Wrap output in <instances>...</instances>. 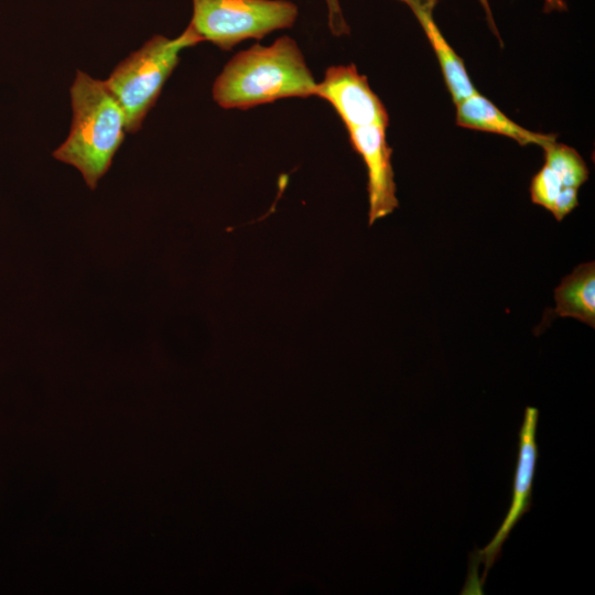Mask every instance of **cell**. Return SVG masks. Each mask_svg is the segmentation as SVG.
<instances>
[{"instance_id":"13","label":"cell","mask_w":595,"mask_h":595,"mask_svg":"<svg viewBox=\"0 0 595 595\" xmlns=\"http://www.w3.org/2000/svg\"><path fill=\"white\" fill-rule=\"evenodd\" d=\"M328 9V26L333 35L342 36L349 34L348 26L338 0H325Z\"/></svg>"},{"instance_id":"1","label":"cell","mask_w":595,"mask_h":595,"mask_svg":"<svg viewBox=\"0 0 595 595\" xmlns=\"http://www.w3.org/2000/svg\"><path fill=\"white\" fill-rule=\"evenodd\" d=\"M317 82L298 43L283 35L271 45L238 52L213 85V99L224 109L247 110L278 99L314 96Z\"/></svg>"},{"instance_id":"10","label":"cell","mask_w":595,"mask_h":595,"mask_svg":"<svg viewBox=\"0 0 595 595\" xmlns=\"http://www.w3.org/2000/svg\"><path fill=\"white\" fill-rule=\"evenodd\" d=\"M553 316L573 317L595 326V263L578 264L554 290Z\"/></svg>"},{"instance_id":"2","label":"cell","mask_w":595,"mask_h":595,"mask_svg":"<svg viewBox=\"0 0 595 595\" xmlns=\"http://www.w3.org/2000/svg\"><path fill=\"white\" fill-rule=\"evenodd\" d=\"M69 93L71 130L53 156L76 167L95 190L125 139V116L104 80L82 71L76 72Z\"/></svg>"},{"instance_id":"4","label":"cell","mask_w":595,"mask_h":595,"mask_svg":"<svg viewBox=\"0 0 595 595\" xmlns=\"http://www.w3.org/2000/svg\"><path fill=\"white\" fill-rule=\"evenodd\" d=\"M188 28L224 51L249 39L292 28L299 15L289 0H192Z\"/></svg>"},{"instance_id":"15","label":"cell","mask_w":595,"mask_h":595,"mask_svg":"<svg viewBox=\"0 0 595 595\" xmlns=\"http://www.w3.org/2000/svg\"><path fill=\"white\" fill-rule=\"evenodd\" d=\"M543 10L545 13H550L552 11H565L566 3L564 0H544Z\"/></svg>"},{"instance_id":"7","label":"cell","mask_w":595,"mask_h":595,"mask_svg":"<svg viewBox=\"0 0 595 595\" xmlns=\"http://www.w3.org/2000/svg\"><path fill=\"white\" fill-rule=\"evenodd\" d=\"M386 130L377 125L347 130L351 148L367 167L369 225L388 216L399 206L391 163L392 149L387 142Z\"/></svg>"},{"instance_id":"3","label":"cell","mask_w":595,"mask_h":595,"mask_svg":"<svg viewBox=\"0 0 595 595\" xmlns=\"http://www.w3.org/2000/svg\"><path fill=\"white\" fill-rule=\"evenodd\" d=\"M199 42L188 26L175 39L154 35L121 61L104 80L123 112L127 132L140 130L178 64L180 53Z\"/></svg>"},{"instance_id":"6","label":"cell","mask_w":595,"mask_h":595,"mask_svg":"<svg viewBox=\"0 0 595 595\" xmlns=\"http://www.w3.org/2000/svg\"><path fill=\"white\" fill-rule=\"evenodd\" d=\"M314 96L332 105L346 129L381 126L388 128L389 113L354 64L329 66L316 84Z\"/></svg>"},{"instance_id":"5","label":"cell","mask_w":595,"mask_h":595,"mask_svg":"<svg viewBox=\"0 0 595 595\" xmlns=\"http://www.w3.org/2000/svg\"><path fill=\"white\" fill-rule=\"evenodd\" d=\"M538 421L539 410L534 407H527L519 430L518 455L509 509L489 543L476 551L477 562H483L485 565L482 583L500 558L502 545L510 532L531 508L533 478L539 457L536 437Z\"/></svg>"},{"instance_id":"11","label":"cell","mask_w":595,"mask_h":595,"mask_svg":"<svg viewBox=\"0 0 595 595\" xmlns=\"http://www.w3.org/2000/svg\"><path fill=\"white\" fill-rule=\"evenodd\" d=\"M530 197L532 203L551 212L559 221L578 205V190L570 187L565 180L547 164L532 177Z\"/></svg>"},{"instance_id":"9","label":"cell","mask_w":595,"mask_h":595,"mask_svg":"<svg viewBox=\"0 0 595 595\" xmlns=\"http://www.w3.org/2000/svg\"><path fill=\"white\" fill-rule=\"evenodd\" d=\"M405 3L422 26L439 61L445 85L456 105L477 89L466 71L463 60L443 36L433 18V10L440 0H400Z\"/></svg>"},{"instance_id":"8","label":"cell","mask_w":595,"mask_h":595,"mask_svg":"<svg viewBox=\"0 0 595 595\" xmlns=\"http://www.w3.org/2000/svg\"><path fill=\"white\" fill-rule=\"evenodd\" d=\"M456 125L462 128L508 137L521 145L542 149L556 141V136L528 130L507 117L493 101L475 91L456 104Z\"/></svg>"},{"instance_id":"12","label":"cell","mask_w":595,"mask_h":595,"mask_svg":"<svg viewBox=\"0 0 595 595\" xmlns=\"http://www.w3.org/2000/svg\"><path fill=\"white\" fill-rule=\"evenodd\" d=\"M543 150L544 164L562 175L570 187L578 190L587 181V165L575 149L554 141Z\"/></svg>"},{"instance_id":"14","label":"cell","mask_w":595,"mask_h":595,"mask_svg":"<svg viewBox=\"0 0 595 595\" xmlns=\"http://www.w3.org/2000/svg\"><path fill=\"white\" fill-rule=\"evenodd\" d=\"M479 3L482 4L483 9L485 10V14H486V19H487V23L488 25L490 26L491 31L495 33V35L499 37V33L497 31V26L495 24V20H494V15H493V12L490 10V7H489V2L488 0H478Z\"/></svg>"}]
</instances>
